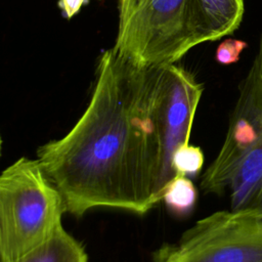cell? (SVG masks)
I'll return each instance as SVG.
<instances>
[{
	"mask_svg": "<svg viewBox=\"0 0 262 262\" xmlns=\"http://www.w3.org/2000/svg\"><path fill=\"white\" fill-rule=\"evenodd\" d=\"M16 262H88L83 245L61 226L47 242Z\"/></svg>",
	"mask_w": 262,
	"mask_h": 262,
	"instance_id": "ba28073f",
	"label": "cell"
},
{
	"mask_svg": "<svg viewBox=\"0 0 262 262\" xmlns=\"http://www.w3.org/2000/svg\"><path fill=\"white\" fill-rule=\"evenodd\" d=\"M82 116L62 137L37 149L67 213L96 208L144 215L176 176L165 148L158 67L134 64L114 47L99 57Z\"/></svg>",
	"mask_w": 262,
	"mask_h": 262,
	"instance_id": "6da1fadb",
	"label": "cell"
},
{
	"mask_svg": "<svg viewBox=\"0 0 262 262\" xmlns=\"http://www.w3.org/2000/svg\"><path fill=\"white\" fill-rule=\"evenodd\" d=\"M247 46L248 44L243 40L226 39L218 45L215 58L220 64H232L239 59L242 52L247 48Z\"/></svg>",
	"mask_w": 262,
	"mask_h": 262,
	"instance_id": "8fae6325",
	"label": "cell"
},
{
	"mask_svg": "<svg viewBox=\"0 0 262 262\" xmlns=\"http://www.w3.org/2000/svg\"><path fill=\"white\" fill-rule=\"evenodd\" d=\"M88 3V0H58V8L67 19L75 16L80 9Z\"/></svg>",
	"mask_w": 262,
	"mask_h": 262,
	"instance_id": "7c38bea8",
	"label": "cell"
},
{
	"mask_svg": "<svg viewBox=\"0 0 262 262\" xmlns=\"http://www.w3.org/2000/svg\"><path fill=\"white\" fill-rule=\"evenodd\" d=\"M64 200L38 159L19 158L0 176V262H16L61 226Z\"/></svg>",
	"mask_w": 262,
	"mask_h": 262,
	"instance_id": "3957f363",
	"label": "cell"
},
{
	"mask_svg": "<svg viewBox=\"0 0 262 262\" xmlns=\"http://www.w3.org/2000/svg\"><path fill=\"white\" fill-rule=\"evenodd\" d=\"M158 75L166 158L170 169L175 174L172 157L178 146L189 142L204 85L192 73L175 63L158 67Z\"/></svg>",
	"mask_w": 262,
	"mask_h": 262,
	"instance_id": "8992f818",
	"label": "cell"
},
{
	"mask_svg": "<svg viewBox=\"0 0 262 262\" xmlns=\"http://www.w3.org/2000/svg\"><path fill=\"white\" fill-rule=\"evenodd\" d=\"M198 195V189L191 178L177 174L167 186L162 202L173 216L184 218L193 212Z\"/></svg>",
	"mask_w": 262,
	"mask_h": 262,
	"instance_id": "9c48e42d",
	"label": "cell"
},
{
	"mask_svg": "<svg viewBox=\"0 0 262 262\" xmlns=\"http://www.w3.org/2000/svg\"><path fill=\"white\" fill-rule=\"evenodd\" d=\"M155 262H262V217L224 210L196 221L173 244L154 254Z\"/></svg>",
	"mask_w": 262,
	"mask_h": 262,
	"instance_id": "5b68a950",
	"label": "cell"
},
{
	"mask_svg": "<svg viewBox=\"0 0 262 262\" xmlns=\"http://www.w3.org/2000/svg\"><path fill=\"white\" fill-rule=\"evenodd\" d=\"M205 156L202 148L189 142L178 146L172 157V167L175 174L189 178L198 176L204 166Z\"/></svg>",
	"mask_w": 262,
	"mask_h": 262,
	"instance_id": "30bf717a",
	"label": "cell"
},
{
	"mask_svg": "<svg viewBox=\"0 0 262 262\" xmlns=\"http://www.w3.org/2000/svg\"><path fill=\"white\" fill-rule=\"evenodd\" d=\"M244 0H187V21L194 46L221 39L241 25Z\"/></svg>",
	"mask_w": 262,
	"mask_h": 262,
	"instance_id": "52a82bcc",
	"label": "cell"
},
{
	"mask_svg": "<svg viewBox=\"0 0 262 262\" xmlns=\"http://www.w3.org/2000/svg\"><path fill=\"white\" fill-rule=\"evenodd\" d=\"M114 48L140 67L180 60L193 48L187 0H120Z\"/></svg>",
	"mask_w": 262,
	"mask_h": 262,
	"instance_id": "277c9868",
	"label": "cell"
},
{
	"mask_svg": "<svg viewBox=\"0 0 262 262\" xmlns=\"http://www.w3.org/2000/svg\"><path fill=\"white\" fill-rule=\"evenodd\" d=\"M205 193L229 192L230 210L262 217V35L238 86L223 144L202 175Z\"/></svg>",
	"mask_w": 262,
	"mask_h": 262,
	"instance_id": "7a4b0ae2",
	"label": "cell"
}]
</instances>
